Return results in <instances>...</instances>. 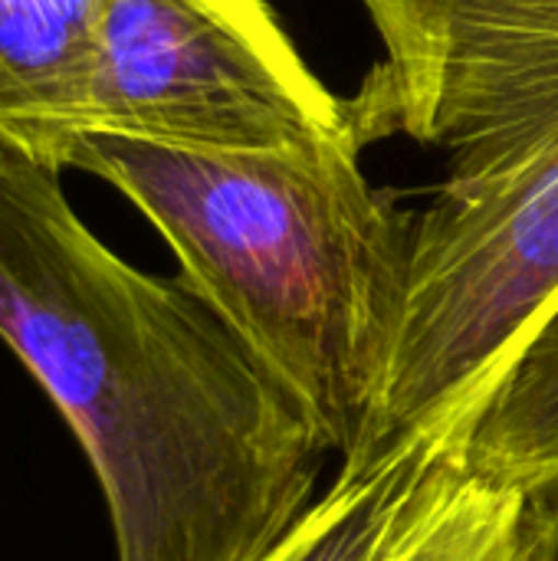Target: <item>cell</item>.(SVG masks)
I'll return each instance as SVG.
<instances>
[{
	"label": "cell",
	"instance_id": "cell-8",
	"mask_svg": "<svg viewBox=\"0 0 558 561\" xmlns=\"http://www.w3.org/2000/svg\"><path fill=\"white\" fill-rule=\"evenodd\" d=\"M378 561H536L533 496L441 460Z\"/></svg>",
	"mask_w": 558,
	"mask_h": 561
},
{
	"label": "cell",
	"instance_id": "cell-6",
	"mask_svg": "<svg viewBox=\"0 0 558 561\" xmlns=\"http://www.w3.org/2000/svg\"><path fill=\"white\" fill-rule=\"evenodd\" d=\"M105 0H0V135L59 164L79 135Z\"/></svg>",
	"mask_w": 558,
	"mask_h": 561
},
{
	"label": "cell",
	"instance_id": "cell-7",
	"mask_svg": "<svg viewBox=\"0 0 558 561\" xmlns=\"http://www.w3.org/2000/svg\"><path fill=\"white\" fill-rule=\"evenodd\" d=\"M441 460L401 437L345 457L329 490L260 561H378Z\"/></svg>",
	"mask_w": 558,
	"mask_h": 561
},
{
	"label": "cell",
	"instance_id": "cell-3",
	"mask_svg": "<svg viewBox=\"0 0 558 561\" xmlns=\"http://www.w3.org/2000/svg\"><path fill=\"white\" fill-rule=\"evenodd\" d=\"M558 316V141L411 214L405 322L382 444L467 460L493 401Z\"/></svg>",
	"mask_w": 558,
	"mask_h": 561
},
{
	"label": "cell",
	"instance_id": "cell-1",
	"mask_svg": "<svg viewBox=\"0 0 558 561\" xmlns=\"http://www.w3.org/2000/svg\"><path fill=\"white\" fill-rule=\"evenodd\" d=\"M59 174L0 135V339L76 434L115 561H260L319 500L309 417L181 276L109 250Z\"/></svg>",
	"mask_w": 558,
	"mask_h": 561
},
{
	"label": "cell",
	"instance_id": "cell-4",
	"mask_svg": "<svg viewBox=\"0 0 558 561\" xmlns=\"http://www.w3.org/2000/svg\"><path fill=\"white\" fill-rule=\"evenodd\" d=\"M82 131L184 148L368 145L270 0H105Z\"/></svg>",
	"mask_w": 558,
	"mask_h": 561
},
{
	"label": "cell",
	"instance_id": "cell-10",
	"mask_svg": "<svg viewBox=\"0 0 558 561\" xmlns=\"http://www.w3.org/2000/svg\"><path fill=\"white\" fill-rule=\"evenodd\" d=\"M533 516H536V561H558V486L536 490Z\"/></svg>",
	"mask_w": 558,
	"mask_h": 561
},
{
	"label": "cell",
	"instance_id": "cell-9",
	"mask_svg": "<svg viewBox=\"0 0 558 561\" xmlns=\"http://www.w3.org/2000/svg\"><path fill=\"white\" fill-rule=\"evenodd\" d=\"M467 467L526 493L558 486V316L477 427Z\"/></svg>",
	"mask_w": 558,
	"mask_h": 561
},
{
	"label": "cell",
	"instance_id": "cell-2",
	"mask_svg": "<svg viewBox=\"0 0 558 561\" xmlns=\"http://www.w3.org/2000/svg\"><path fill=\"white\" fill-rule=\"evenodd\" d=\"M362 148L224 151L82 131L59 158L145 214L181 279L339 460L382 447L411 266V214L372 187Z\"/></svg>",
	"mask_w": 558,
	"mask_h": 561
},
{
	"label": "cell",
	"instance_id": "cell-5",
	"mask_svg": "<svg viewBox=\"0 0 558 561\" xmlns=\"http://www.w3.org/2000/svg\"><path fill=\"white\" fill-rule=\"evenodd\" d=\"M385 59L352 95L368 141L447 154L444 191L558 141V0H362Z\"/></svg>",
	"mask_w": 558,
	"mask_h": 561
}]
</instances>
